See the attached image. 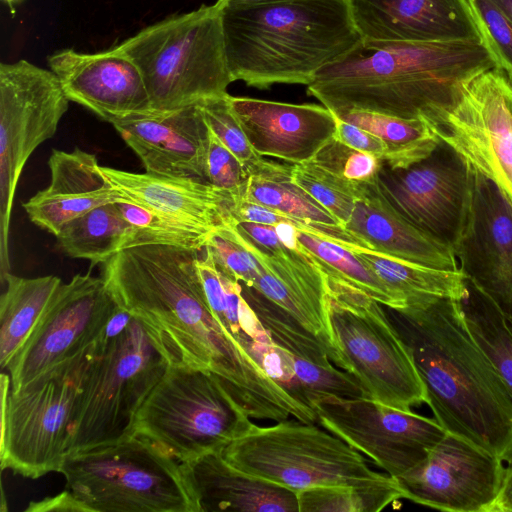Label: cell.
Instances as JSON below:
<instances>
[{
	"mask_svg": "<svg viewBox=\"0 0 512 512\" xmlns=\"http://www.w3.org/2000/svg\"><path fill=\"white\" fill-rule=\"evenodd\" d=\"M201 251L149 244L101 264L115 303L186 365L215 374L254 419L303 420L309 408L276 383L214 318L197 270Z\"/></svg>",
	"mask_w": 512,
	"mask_h": 512,
	"instance_id": "6da1fadb",
	"label": "cell"
},
{
	"mask_svg": "<svg viewBox=\"0 0 512 512\" xmlns=\"http://www.w3.org/2000/svg\"><path fill=\"white\" fill-rule=\"evenodd\" d=\"M500 68L489 41L364 40L320 69L307 94L334 115L368 111L433 120L479 74Z\"/></svg>",
	"mask_w": 512,
	"mask_h": 512,
	"instance_id": "7a4b0ae2",
	"label": "cell"
},
{
	"mask_svg": "<svg viewBox=\"0 0 512 512\" xmlns=\"http://www.w3.org/2000/svg\"><path fill=\"white\" fill-rule=\"evenodd\" d=\"M387 312L409 347L427 405L446 432L512 464V397L477 344L459 300Z\"/></svg>",
	"mask_w": 512,
	"mask_h": 512,
	"instance_id": "3957f363",
	"label": "cell"
},
{
	"mask_svg": "<svg viewBox=\"0 0 512 512\" xmlns=\"http://www.w3.org/2000/svg\"><path fill=\"white\" fill-rule=\"evenodd\" d=\"M222 24L233 81L269 89L308 85L315 74L362 41L348 0H280L223 8Z\"/></svg>",
	"mask_w": 512,
	"mask_h": 512,
	"instance_id": "277c9868",
	"label": "cell"
},
{
	"mask_svg": "<svg viewBox=\"0 0 512 512\" xmlns=\"http://www.w3.org/2000/svg\"><path fill=\"white\" fill-rule=\"evenodd\" d=\"M139 68L151 107L175 110L227 94L233 82L215 2L152 24L116 46Z\"/></svg>",
	"mask_w": 512,
	"mask_h": 512,
	"instance_id": "5b68a950",
	"label": "cell"
},
{
	"mask_svg": "<svg viewBox=\"0 0 512 512\" xmlns=\"http://www.w3.org/2000/svg\"><path fill=\"white\" fill-rule=\"evenodd\" d=\"M59 473L87 512H200L180 463L144 437L68 454Z\"/></svg>",
	"mask_w": 512,
	"mask_h": 512,
	"instance_id": "8992f818",
	"label": "cell"
},
{
	"mask_svg": "<svg viewBox=\"0 0 512 512\" xmlns=\"http://www.w3.org/2000/svg\"><path fill=\"white\" fill-rule=\"evenodd\" d=\"M325 279L331 361L357 381L367 398L404 411L426 404L411 351L382 304L343 282Z\"/></svg>",
	"mask_w": 512,
	"mask_h": 512,
	"instance_id": "52a82bcc",
	"label": "cell"
},
{
	"mask_svg": "<svg viewBox=\"0 0 512 512\" xmlns=\"http://www.w3.org/2000/svg\"><path fill=\"white\" fill-rule=\"evenodd\" d=\"M250 418L215 374L175 361L139 408L132 435L182 463L222 452L251 429Z\"/></svg>",
	"mask_w": 512,
	"mask_h": 512,
	"instance_id": "ba28073f",
	"label": "cell"
},
{
	"mask_svg": "<svg viewBox=\"0 0 512 512\" xmlns=\"http://www.w3.org/2000/svg\"><path fill=\"white\" fill-rule=\"evenodd\" d=\"M95 348L78 399L68 454L131 436L144 400L169 364L179 361L134 317L122 334Z\"/></svg>",
	"mask_w": 512,
	"mask_h": 512,
	"instance_id": "9c48e42d",
	"label": "cell"
},
{
	"mask_svg": "<svg viewBox=\"0 0 512 512\" xmlns=\"http://www.w3.org/2000/svg\"><path fill=\"white\" fill-rule=\"evenodd\" d=\"M296 418L255 423L222 456L234 467L296 494L329 485H354L390 477L372 470L362 454L325 428Z\"/></svg>",
	"mask_w": 512,
	"mask_h": 512,
	"instance_id": "30bf717a",
	"label": "cell"
},
{
	"mask_svg": "<svg viewBox=\"0 0 512 512\" xmlns=\"http://www.w3.org/2000/svg\"><path fill=\"white\" fill-rule=\"evenodd\" d=\"M94 353L58 375L11 392L1 374V470L36 479L60 472L68 454L83 380Z\"/></svg>",
	"mask_w": 512,
	"mask_h": 512,
	"instance_id": "8fae6325",
	"label": "cell"
},
{
	"mask_svg": "<svg viewBox=\"0 0 512 512\" xmlns=\"http://www.w3.org/2000/svg\"><path fill=\"white\" fill-rule=\"evenodd\" d=\"M58 77L26 60L0 65V276L10 273L9 228L15 193L26 162L52 138L67 112Z\"/></svg>",
	"mask_w": 512,
	"mask_h": 512,
	"instance_id": "7c38bea8",
	"label": "cell"
},
{
	"mask_svg": "<svg viewBox=\"0 0 512 512\" xmlns=\"http://www.w3.org/2000/svg\"><path fill=\"white\" fill-rule=\"evenodd\" d=\"M115 305L101 277L77 274L62 283L7 367L11 392L63 373L92 354Z\"/></svg>",
	"mask_w": 512,
	"mask_h": 512,
	"instance_id": "4fadbf2b",
	"label": "cell"
},
{
	"mask_svg": "<svg viewBox=\"0 0 512 512\" xmlns=\"http://www.w3.org/2000/svg\"><path fill=\"white\" fill-rule=\"evenodd\" d=\"M309 402L321 427L393 478L421 463L447 433L435 418L367 397L314 394Z\"/></svg>",
	"mask_w": 512,
	"mask_h": 512,
	"instance_id": "5bb4252c",
	"label": "cell"
},
{
	"mask_svg": "<svg viewBox=\"0 0 512 512\" xmlns=\"http://www.w3.org/2000/svg\"><path fill=\"white\" fill-rule=\"evenodd\" d=\"M428 123L441 143L494 182L512 204V84L502 69L476 76Z\"/></svg>",
	"mask_w": 512,
	"mask_h": 512,
	"instance_id": "9a60e30c",
	"label": "cell"
},
{
	"mask_svg": "<svg viewBox=\"0 0 512 512\" xmlns=\"http://www.w3.org/2000/svg\"><path fill=\"white\" fill-rule=\"evenodd\" d=\"M451 245L468 282L512 320V204L494 182L468 164Z\"/></svg>",
	"mask_w": 512,
	"mask_h": 512,
	"instance_id": "2e32d148",
	"label": "cell"
},
{
	"mask_svg": "<svg viewBox=\"0 0 512 512\" xmlns=\"http://www.w3.org/2000/svg\"><path fill=\"white\" fill-rule=\"evenodd\" d=\"M242 244L262 265L253 288L294 317L332 354L324 273L297 241L295 229L283 241L275 226L233 222Z\"/></svg>",
	"mask_w": 512,
	"mask_h": 512,
	"instance_id": "e0dca14e",
	"label": "cell"
},
{
	"mask_svg": "<svg viewBox=\"0 0 512 512\" xmlns=\"http://www.w3.org/2000/svg\"><path fill=\"white\" fill-rule=\"evenodd\" d=\"M504 463L451 433L417 466L396 477L404 499L449 512H492Z\"/></svg>",
	"mask_w": 512,
	"mask_h": 512,
	"instance_id": "ac0fdd59",
	"label": "cell"
},
{
	"mask_svg": "<svg viewBox=\"0 0 512 512\" xmlns=\"http://www.w3.org/2000/svg\"><path fill=\"white\" fill-rule=\"evenodd\" d=\"M444 145L407 169L379 172L382 192L396 210L421 230L451 243L467 187V164Z\"/></svg>",
	"mask_w": 512,
	"mask_h": 512,
	"instance_id": "d6986e66",
	"label": "cell"
},
{
	"mask_svg": "<svg viewBox=\"0 0 512 512\" xmlns=\"http://www.w3.org/2000/svg\"><path fill=\"white\" fill-rule=\"evenodd\" d=\"M69 99L102 120L153 111L137 65L116 46L98 53L63 49L48 58Z\"/></svg>",
	"mask_w": 512,
	"mask_h": 512,
	"instance_id": "ffe728a7",
	"label": "cell"
},
{
	"mask_svg": "<svg viewBox=\"0 0 512 512\" xmlns=\"http://www.w3.org/2000/svg\"><path fill=\"white\" fill-rule=\"evenodd\" d=\"M111 124L146 172L207 182L210 131L198 104L132 114Z\"/></svg>",
	"mask_w": 512,
	"mask_h": 512,
	"instance_id": "44dd1931",
	"label": "cell"
},
{
	"mask_svg": "<svg viewBox=\"0 0 512 512\" xmlns=\"http://www.w3.org/2000/svg\"><path fill=\"white\" fill-rule=\"evenodd\" d=\"M362 39L488 41L469 0H348Z\"/></svg>",
	"mask_w": 512,
	"mask_h": 512,
	"instance_id": "7402d4cb",
	"label": "cell"
},
{
	"mask_svg": "<svg viewBox=\"0 0 512 512\" xmlns=\"http://www.w3.org/2000/svg\"><path fill=\"white\" fill-rule=\"evenodd\" d=\"M229 102L250 145L260 156L291 164L309 162L335 137L337 118L324 105L231 95Z\"/></svg>",
	"mask_w": 512,
	"mask_h": 512,
	"instance_id": "603a6c76",
	"label": "cell"
},
{
	"mask_svg": "<svg viewBox=\"0 0 512 512\" xmlns=\"http://www.w3.org/2000/svg\"><path fill=\"white\" fill-rule=\"evenodd\" d=\"M50 183L23 204L30 221L57 235L79 216L108 203L129 200L104 174L94 154L54 149L48 160Z\"/></svg>",
	"mask_w": 512,
	"mask_h": 512,
	"instance_id": "cb8c5ba5",
	"label": "cell"
},
{
	"mask_svg": "<svg viewBox=\"0 0 512 512\" xmlns=\"http://www.w3.org/2000/svg\"><path fill=\"white\" fill-rule=\"evenodd\" d=\"M345 228L368 249L421 264L460 270L451 243L413 225L386 198L379 177L360 186V195Z\"/></svg>",
	"mask_w": 512,
	"mask_h": 512,
	"instance_id": "d4e9b609",
	"label": "cell"
},
{
	"mask_svg": "<svg viewBox=\"0 0 512 512\" xmlns=\"http://www.w3.org/2000/svg\"><path fill=\"white\" fill-rule=\"evenodd\" d=\"M101 169L129 200L187 224L213 231L235 221L232 198L208 182L106 166Z\"/></svg>",
	"mask_w": 512,
	"mask_h": 512,
	"instance_id": "484cf974",
	"label": "cell"
},
{
	"mask_svg": "<svg viewBox=\"0 0 512 512\" xmlns=\"http://www.w3.org/2000/svg\"><path fill=\"white\" fill-rule=\"evenodd\" d=\"M180 465L200 512H299L295 492L241 471L222 452Z\"/></svg>",
	"mask_w": 512,
	"mask_h": 512,
	"instance_id": "4316f807",
	"label": "cell"
},
{
	"mask_svg": "<svg viewBox=\"0 0 512 512\" xmlns=\"http://www.w3.org/2000/svg\"><path fill=\"white\" fill-rule=\"evenodd\" d=\"M242 293L272 340L292 358L308 401L314 394L365 397L357 381L331 361L325 346L294 317L253 288L244 286Z\"/></svg>",
	"mask_w": 512,
	"mask_h": 512,
	"instance_id": "83f0119b",
	"label": "cell"
},
{
	"mask_svg": "<svg viewBox=\"0 0 512 512\" xmlns=\"http://www.w3.org/2000/svg\"><path fill=\"white\" fill-rule=\"evenodd\" d=\"M291 166L263 158L249 171L243 200L296 219L309 226L312 234L350 250L367 248L328 210L292 181Z\"/></svg>",
	"mask_w": 512,
	"mask_h": 512,
	"instance_id": "f1b7e54d",
	"label": "cell"
},
{
	"mask_svg": "<svg viewBox=\"0 0 512 512\" xmlns=\"http://www.w3.org/2000/svg\"><path fill=\"white\" fill-rule=\"evenodd\" d=\"M352 251L404 301L406 309L423 308L443 298L462 301L469 294L461 270L432 268L368 248Z\"/></svg>",
	"mask_w": 512,
	"mask_h": 512,
	"instance_id": "f546056e",
	"label": "cell"
},
{
	"mask_svg": "<svg viewBox=\"0 0 512 512\" xmlns=\"http://www.w3.org/2000/svg\"><path fill=\"white\" fill-rule=\"evenodd\" d=\"M0 298V364L7 369L55 298L62 280L54 275L35 278L8 273Z\"/></svg>",
	"mask_w": 512,
	"mask_h": 512,
	"instance_id": "4dcf8cb0",
	"label": "cell"
},
{
	"mask_svg": "<svg viewBox=\"0 0 512 512\" xmlns=\"http://www.w3.org/2000/svg\"><path fill=\"white\" fill-rule=\"evenodd\" d=\"M335 117L378 136L386 145L384 165L407 169L429 158L441 141L422 118H400L368 111H348Z\"/></svg>",
	"mask_w": 512,
	"mask_h": 512,
	"instance_id": "1f68e13d",
	"label": "cell"
},
{
	"mask_svg": "<svg viewBox=\"0 0 512 512\" xmlns=\"http://www.w3.org/2000/svg\"><path fill=\"white\" fill-rule=\"evenodd\" d=\"M132 226L115 203L94 208L65 224L56 235L60 248L70 257L102 264L126 248Z\"/></svg>",
	"mask_w": 512,
	"mask_h": 512,
	"instance_id": "d6a6232c",
	"label": "cell"
},
{
	"mask_svg": "<svg viewBox=\"0 0 512 512\" xmlns=\"http://www.w3.org/2000/svg\"><path fill=\"white\" fill-rule=\"evenodd\" d=\"M295 234L326 277L361 290L390 309H406L404 301L352 250L307 231L295 228Z\"/></svg>",
	"mask_w": 512,
	"mask_h": 512,
	"instance_id": "836d02e7",
	"label": "cell"
},
{
	"mask_svg": "<svg viewBox=\"0 0 512 512\" xmlns=\"http://www.w3.org/2000/svg\"><path fill=\"white\" fill-rule=\"evenodd\" d=\"M461 301L466 324L512 397V320L468 282Z\"/></svg>",
	"mask_w": 512,
	"mask_h": 512,
	"instance_id": "e575fe53",
	"label": "cell"
},
{
	"mask_svg": "<svg viewBox=\"0 0 512 512\" xmlns=\"http://www.w3.org/2000/svg\"><path fill=\"white\" fill-rule=\"evenodd\" d=\"M299 512H379L403 498L393 477L354 485H329L297 493Z\"/></svg>",
	"mask_w": 512,
	"mask_h": 512,
	"instance_id": "d590c367",
	"label": "cell"
},
{
	"mask_svg": "<svg viewBox=\"0 0 512 512\" xmlns=\"http://www.w3.org/2000/svg\"><path fill=\"white\" fill-rule=\"evenodd\" d=\"M117 204L126 221L132 226L126 248L160 244L204 250L212 232L154 211L131 200L119 201Z\"/></svg>",
	"mask_w": 512,
	"mask_h": 512,
	"instance_id": "8d00e7d4",
	"label": "cell"
},
{
	"mask_svg": "<svg viewBox=\"0 0 512 512\" xmlns=\"http://www.w3.org/2000/svg\"><path fill=\"white\" fill-rule=\"evenodd\" d=\"M291 178L345 227L359 198L361 184L347 181L312 161L293 164Z\"/></svg>",
	"mask_w": 512,
	"mask_h": 512,
	"instance_id": "74e56055",
	"label": "cell"
},
{
	"mask_svg": "<svg viewBox=\"0 0 512 512\" xmlns=\"http://www.w3.org/2000/svg\"><path fill=\"white\" fill-rule=\"evenodd\" d=\"M210 132L244 165L248 173L263 156L250 145L239 121L234 115L229 94L205 99L198 103Z\"/></svg>",
	"mask_w": 512,
	"mask_h": 512,
	"instance_id": "f35d334b",
	"label": "cell"
},
{
	"mask_svg": "<svg viewBox=\"0 0 512 512\" xmlns=\"http://www.w3.org/2000/svg\"><path fill=\"white\" fill-rule=\"evenodd\" d=\"M233 222L212 231L205 249L211 253L220 272L246 287H251L259 274L261 264L242 244Z\"/></svg>",
	"mask_w": 512,
	"mask_h": 512,
	"instance_id": "ab89813d",
	"label": "cell"
},
{
	"mask_svg": "<svg viewBox=\"0 0 512 512\" xmlns=\"http://www.w3.org/2000/svg\"><path fill=\"white\" fill-rule=\"evenodd\" d=\"M311 161L325 170L356 184L376 180L384 165L381 159L357 151L335 137L328 141Z\"/></svg>",
	"mask_w": 512,
	"mask_h": 512,
	"instance_id": "60d3db41",
	"label": "cell"
},
{
	"mask_svg": "<svg viewBox=\"0 0 512 512\" xmlns=\"http://www.w3.org/2000/svg\"><path fill=\"white\" fill-rule=\"evenodd\" d=\"M248 179L244 165L210 132L206 181L228 194L235 205L244 199Z\"/></svg>",
	"mask_w": 512,
	"mask_h": 512,
	"instance_id": "b9f144b4",
	"label": "cell"
},
{
	"mask_svg": "<svg viewBox=\"0 0 512 512\" xmlns=\"http://www.w3.org/2000/svg\"><path fill=\"white\" fill-rule=\"evenodd\" d=\"M512 84V21L492 0H469Z\"/></svg>",
	"mask_w": 512,
	"mask_h": 512,
	"instance_id": "7bdbcfd3",
	"label": "cell"
},
{
	"mask_svg": "<svg viewBox=\"0 0 512 512\" xmlns=\"http://www.w3.org/2000/svg\"><path fill=\"white\" fill-rule=\"evenodd\" d=\"M335 138L357 151L373 155L384 161L385 143L378 136L361 127L337 119Z\"/></svg>",
	"mask_w": 512,
	"mask_h": 512,
	"instance_id": "ee69618b",
	"label": "cell"
},
{
	"mask_svg": "<svg viewBox=\"0 0 512 512\" xmlns=\"http://www.w3.org/2000/svg\"><path fill=\"white\" fill-rule=\"evenodd\" d=\"M25 511L45 512V511H82L87 512L85 507L65 489L56 496L45 498L41 501L30 502Z\"/></svg>",
	"mask_w": 512,
	"mask_h": 512,
	"instance_id": "f6af8a7d",
	"label": "cell"
},
{
	"mask_svg": "<svg viewBox=\"0 0 512 512\" xmlns=\"http://www.w3.org/2000/svg\"><path fill=\"white\" fill-rule=\"evenodd\" d=\"M492 512H512V464L506 465L501 490Z\"/></svg>",
	"mask_w": 512,
	"mask_h": 512,
	"instance_id": "bcb514c9",
	"label": "cell"
},
{
	"mask_svg": "<svg viewBox=\"0 0 512 512\" xmlns=\"http://www.w3.org/2000/svg\"><path fill=\"white\" fill-rule=\"evenodd\" d=\"M280 0H217L216 3L223 8H246L251 6H257L267 3H272Z\"/></svg>",
	"mask_w": 512,
	"mask_h": 512,
	"instance_id": "7dc6e473",
	"label": "cell"
},
{
	"mask_svg": "<svg viewBox=\"0 0 512 512\" xmlns=\"http://www.w3.org/2000/svg\"><path fill=\"white\" fill-rule=\"evenodd\" d=\"M512 21V0H492Z\"/></svg>",
	"mask_w": 512,
	"mask_h": 512,
	"instance_id": "c3c4849f",
	"label": "cell"
},
{
	"mask_svg": "<svg viewBox=\"0 0 512 512\" xmlns=\"http://www.w3.org/2000/svg\"><path fill=\"white\" fill-rule=\"evenodd\" d=\"M3 2H5L7 4V6L9 7V9L11 10V13L12 15L15 14L16 10H15V6L19 3H21L23 0H2Z\"/></svg>",
	"mask_w": 512,
	"mask_h": 512,
	"instance_id": "681fc988",
	"label": "cell"
}]
</instances>
